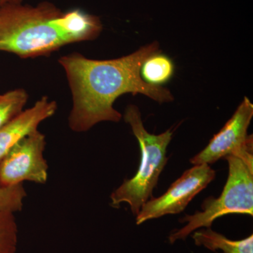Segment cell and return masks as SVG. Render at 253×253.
Masks as SVG:
<instances>
[{
    "mask_svg": "<svg viewBox=\"0 0 253 253\" xmlns=\"http://www.w3.org/2000/svg\"><path fill=\"white\" fill-rule=\"evenodd\" d=\"M160 51L159 43L154 42L116 59H89L78 53L60 58L73 94L71 129L83 132L103 121L119 122L122 115L113 104L126 93L144 94L160 104L172 102L174 96L169 89L147 84L141 77L145 60Z\"/></svg>",
    "mask_w": 253,
    "mask_h": 253,
    "instance_id": "6da1fadb",
    "label": "cell"
},
{
    "mask_svg": "<svg viewBox=\"0 0 253 253\" xmlns=\"http://www.w3.org/2000/svg\"><path fill=\"white\" fill-rule=\"evenodd\" d=\"M98 16L81 9L63 12L52 3L0 6V51L23 59L47 56L72 43L92 41L102 31Z\"/></svg>",
    "mask_w": 253,
    "mask_h": 253,
    "instance_id": "7a4b0ae2",
    "label": "cell"
},
{
    "mask_svg": "<svg viewBox=\"0 0 253 253\" xmlns=\"http://www.w3.org/2000/svg\"><path fill=\"white\" fill-rule=\"evenodd\" d=\"M229 164V175L219 198L210 196L202 204L201 212L181 218L187 223L171 233L169 241L174 244L201 228H211L217 218L231 214L253 215V145L224 158Z\"/></svg>",
    "mask_w": 253,
    "mask_h": 253,
    "instance_id": "3957f363",
    "label": "cell"
},
{
    "mask_svg": "<svg viewBox=\"0 0 253 253\" xmlns=\"http://www.w3.org/2000/svg\"><path fill=\"white\" fill-rule=\"evenodd\" d=\"M141 150L140 164L135 175L126 179L111 195V205L118 207L122 203L130 206L131 212L137 215L143 205L152 197L159 176L168 162L167 148L172 140V128L160 134H153L145 129L140 111L135 105L126 107L124 115Z\"/></svg>",
    "mask_w": 253,
    "mask_h": 253,
    "instance_id": "277c9868",
    "label": "cell"
},
{
    "mask_svg": "<svg viewBox=\"0 0 253 253\" xmlns=\"http://www.w3.org/2000/svg\"><path fill=\"white\" fill-rule=\"evenodd\" d=\"M45 136L36 130L13 146L0 161V184L11 186L28 181L44 184L48 165L44 158Z\"/></svg>",
    "mask_w": 253,
    "mask_h": 253,
    "instance_id": "5b68a950",
    "label": "cell"
},
{
    "mask_svg": "<svg viewBox=\"0 0 253 253\" xmlns=\"http://www.w3.org/2000/svg\"><path fill=\"white\" fill-rule=\"evenodd\" d=\"M216 172L210 165H196L176 179L168 191L158 198H151L143 205L136 215V224L166 214L183 212L196 195L214 179Z\"/></svg>",
    "mask_w": 253,
    "mask_h": 253,
    "instance_id": "8992f818",
    "label": "cell"
},
{
    "mask_svg": "<svg viewBox=\"0 0 253 253\" xmlns=\"http://www.w3.org/2000/svg\"><path fill=\"white\" fill-rule=\"evenodd\" d=\"M253 116V105L245 96L232 117L214 134L203 151L190 160L194 166L213 164L221 158L234 155L253 144V135H248V129Z\"/></svg>",
    "mask_w": 253,
    "mask_h": 253,
    "instance_id": "52a82bcc",
    "label": "cell"
},
{
    "mask_svg": "<svg viewBox=\"0 0 253 253\" xmlns=\"http://www.w3.org/2000/svg\"><path fill=\"white\" fill-rule=\"evenodd\" d=\"M57 109L54 101L44 96L38 100L31 109L22 111L12 121L0 129V161L13 146L28 134L38 130L44 120L54 116Z\"/></svg>",
    "mask_w": 253,
    "mask_h": 253,
    "instance_id": "ba28073f",
    "label": "cell"
},
{
    "mask_svg": "<svg viewBox=\"0 0 253 253\" xmlns=\"http://www.w3.org/2000/svg\"><path fill=\"white\" fill-rule=\"evenodd\" d=\"M192 239L196 246H204L213 252L220 250L222 253H253V234L246 239L233 241L211 227L194 231Z\"/></svg>",
    "mask_w": 253,
    "mask_h": 253,
    "instance_id": "9c48e42d",
    "label": "cell"
},
{
    "mask_svg": "<svg viewBox=\"0 0 253 253\" xmlns=\"http://www.w3.org/2000/svg\"><path fill=\"white\" fill-rule=\"evenodd\" d=\"M174 65L172 59L161 51L150 56L141 66V79L153 86H163L172 78Z\"/></svg>",
    "mask_w": 253,
    "mask_h": 253,
    "instance_id": "30bf717a",
    "label": "cell"
},
{
    "mask_svg": "<svg viewBox=\"0 0 253 253\" xmlns=\"http://www.w3.org/2000/svg\"><path fill=\"white\" fill-rule=\"evenodd\" d=\"M28 95L23 89H16L0 94V129L22 112Z\"/></svg>",
    "mask_w": 253,
    "mask_h": 253,
    "instance_id": "8fae6325",
    "label": "cell"
},
{
    "mask_svg": "<svg viewBox=\"0 0 253 253\" xmlns=\"http://www.w3.org/2000/svg\"><path fill=\"white\" fill-rule=\"evenodd\" d=\"M18 226L14 213L0 212V253H16Z\"/></svg>",
    "mask_w": 253,
    "mask_h": 253,
    "instance_id": "7c38bea8",
    "label": "cell"
},
{
    "mask_svg": "<svg viewBox=\"0 0 253 253\" xmlns=\"http://www.w3.org/2000/svg\"><path fill=\"white\" fill-rule=\"evenodd\" d=\"M26 196V190L23 184L11 186L0 184V212L14 213L21 211Z\"/></svg>",
    "mask_w": 253,
    "mask_h": 253,
    "instance_id": "4fadbf2b",
    "label": "cell"
},
{
    "mask_svg": "<svg viewBox=\"0 0 253 253\" xmlns=\"http://www.w3.org/2000/svg\"><path fill=\"white\" fill-rule=\"evenodd\" d=\"M23 0H0V6L9 4H21Z\"/></svg>",
    "mask_w": 253,
    "mask_h": 253,
    "instance_id": "5bb4252c",
    "label": "cell"
},
{
    "mask_svg": "<svg viewBox=\"0 0 253 253\" xmlns=\"http://www.w3.org/2000/svg\"></svg>",
    "mask_w": 253,
    "mask_h": 253,
    "instance_id": "9a60e30c",
    "label": "cell"
}]
</instances>
